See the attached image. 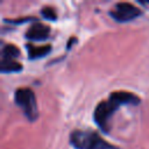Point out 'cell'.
<instances>
[{
    "label": "cell",
    "mask_w": 149,
    "mask_h": 149,
    "mask_svg": "<svg viewBox=\"0 0 149 149\" xmlns=\"http://www.w3.org/2000/svg\"><path fill=\"white\" fill-rule=\"evenodd\" d=\"M137 105L140 104V98L132 92L128 91H115L112 92L107 100L100 101L94 109V121L100 129L107 132L108 129V120L114 114V112L121 105Z\"/></svg>",
    "instance_id": "obj_1"
},
{
    "label": "cell",
    "mask_w": 149,
    "mask_h": 149,
    "mask_svg": "<svg viewBox=\"0 0 149 149\" xmlns=\"http://www.w3.org/2000/svg\"><path fill=\"white\" fill-rule=\"evenodd\" d=\"M70 143L76 149H118L92 130H73L70 135Z\"/></svg>",
    "instance_id": "obj_2"
},
{
    "label": "cell",
    "mask_w": 149,
    "mask_h": 149,
    "mask_svg": "<svg viewBox=\"0 0 149 149\" xmlns=\"http://www.w3.org/2000/svg\"><path fill=\"white\" fill-rule=\"evenodd\" d=\"M15 104L23 111L24 115L30 120L35 121L38 116V109L34 92L28 87L17 88L14 93Z\"/></svg>",
    "instance_id": "obj_3"
},
{
    "label": "cell",
    "mask_w": 149,
    "mask_h": 149,
    "mask_svg": "<svg viewBox=\"0 0 149 149\" xmlns=\"http://www.w3.org/2000/svg\"><path fill=\"white\" fill-rule=\"evenodd\" d=\"M141 14V10L129 2H119L109 12V15L118 22H128Z\"/></svg>",
    "instance_id": "obj_4"
},
{
    "label": "cell",
    "mask_w": 149,
    "mask_h": 149,
    "mask_svg": "<svg viewBox=\"0 0 149 149\" xmlns=\"http://www.w3.org/2000/svg\"><path fill=\"white\" fill-rule=\"evenodd\" d=\"M49 35H50V27L44 23H41V22H36V23L31 24L29 27L28 31L26 33L27 38L33 40V41L47 40Z\"/></svg>",
    "instance_id": "obj_5"
},
{
    "label": "cell",
    "mask_w": 149,
    "mask_h": 149,
    "mask_svg": "<svg viewBox=\"0 0 149 149\" xmlns=\"http://www.w3.org/2000/svg\"><path fill=\"white\" fill-rule=\"evenodd\" d=\"M27 51L29 55L30 59H35V58H41L43 56H45L47 54L50 52L51 50V45L47 44V45H40V47H35L31 44H27Z\"/></svg>",
    "instance_id": "obj_6"
},
{
    "label": "cell",
    "mask_w": 149,
    "mask_h": 149,
    "mask_svg": "<svg viewBox=\"0 0 149 149\" xmlns=\"http://www.w3.org/2000/svg\"><path fill=\"white\" fill-rule=\"evenodd\" d=\"M22 70L21 63L16 62L15 59H2L0 62V71L2 73H10V72H19Z\"/></svg>",
    "instance_id": "obj_7"
},
{
    "label": "cell",
    "mask_w": 149,
    "mask_h": 149,
    "mask_svg": "<svg viewBox=\"0 0 149 149\" xmlns=\"http://www.w3.org/2000/svg\"><path fill=\"white\" fill-rule=\"evenodd\" d=\"M20 55V50L14 44H6L1 50L2 59H15Z\"/></svg>",
    "instance_id": "obj_8"
},
{
    "label": "cell",
    "mask_w": 149,
    "mask_h": 149,
    "mask_svg": "<svg viewBox=\"0 0 149 149\" xmlns=\"http://www.w3.org/2000/svg\"><path fill=\"white\" fill-rule=\"evenodd\" d=\"M41 14L44 19H48V20H56V13L54 10V8L51 7H44L42 10H41Z\"/></svg>",
    "instance_id": "obj_9"
}]
</instances>
